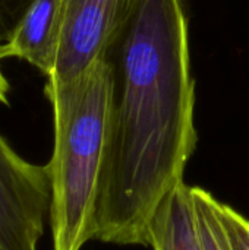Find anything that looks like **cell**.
<instances>
[{
    "label": "cell",
    "instance_id": "6da1fadb",
    "mask_svg": "<svg viewBox=\"0 0 249 250\" xmlns=\"http://www.w3.org/2000/svg\"><path fill=\"white\" fill-rule=\"evenodd\" d=\"M95 240L150 246V224L183 182L198 135L189 0H139L120 38Z\"/></svg>",
    "mask_w": 249,
    "mask_h": 250
},
{
    "label": "cell",
    "instance_id": "7a4b0ae2",
    "mask_svg": "<svg viewBox=\"0 0 249 250\" xmlns=\"http://www.w3.org/2000/svg\"><path fill=\"white\" fill-rule=\"evenodd\" d=\"M116 67L110 57L70 81L47 78L53 113L50 229L53 250H81L95 240L97 201L112 136Z\"/></svg>",
    "mask_w": 249,
    "mask_h": 250
},
{
    "label": "cell",
    "instance_id": "3957f363",
    "mask_svg": "<svg viewBox=\"0 0 249 250\" xmlns=\"http://www.w3.org/2000/svg\"><path fill=\"white\" fill-rule=\"evenodd\" d=\"M50 202L47 166L23 160L0 135V250H37Z\"/></svg>",
    "mask_w": 249,
    "mask_h": 250
},
{
    "label": "cell",
    "instance_id": "277c9868",
    "mask_svg": "<svg viewBox=\"0 0 249 250\" xmlns=\"http://www.w3.org/2000/svg\"><path fill=\"white\" fill-rule=\"evenodd\" d=\"M139 0H63L57 60L48 78L70 81L110 57Z\"/></svg>",
    "mask_w": 249,
    "mask_h": 250
},
{
    "label": "cell",
    "instance_id": "5b68a950",
    "mask_svg": "<svg viewBox=\"0 0 249 250\" xmlns=\"http://www.w3.org/2000/svg\"><path fill=\"white\" fill-rule=\"evenodd\" d=\"M63 26V0H31L10 35L0 42V59H19L48 78L56 66Z\"/></svg>",
    "mask_w": 249,
    "mask_h": 250
},
{
    "label": "cell",
    "instance_id": "8992f818",
    "mask_svg": "<svg viewBox=\"0 0 249 250\" xmlns=\"http://www.w3.org/2000/svg\"><path fill=\"white\" fill-rule=\"evenodd\" d=\"M150 246L154 250H201L191 186L185 182L160 204L150 224Z\"/></svg>",
    "mask_w": 249,
    "mask_h": 250
},
{
    "label": "cell",
    "instance_id": "52a82bcc",
    "mask_svg": "<svg viewBox=\"0 0 249 250\" xmlns=\"http://www.w3.org/2000/svg\"><path fill=\"white\" fill-rule=\"evenodd\" d=\"M195 226L201 250H232L219 214V201L205 189L191 186Z\"/></svg>",
    "mask_w": 249,
    "mask_h": 250
},
{
    "label": "cell",
    "instance_id": "ba28073f",
    "mask_svg": "<svg viewBox=\"0 0 249 250\" xmlns=\"http://www.w3.org/2000/svg\"><path fill=\"white\" fill-rule=\"evenodd\" d=\"M219 214L232 250H249V221L235 208L219 202Z\"/></svg>",
    "mask_w": 249,
    "mask_h": 250
},
{
    "label": "cell",
    "instance_id": "9c48e42d",
    "mask_svg": "<svg viewBox=\"0 0 249 250\" xmlns=\"http://www.w3.org/2000/svg\"><path fill=\"white\" fill-rule=\"evenodd\" d=\"M29 3L31 0H0V42L10 35Z\"/></svg>",
    "mask_w": 249,
    "mask_h": 250
},
{
    "label": "cell",
    "instance_id": "30bf717a",
    "mask_svg": "<svg viewBox=\"0 0 249 250\" xmlns=\"http://www.w3.org/2000/svg\"><path fill=\"white\" fill-rule=\"evenodd\" d=\"M0 62H1V59H0ZM9 94H10V83L7 82V79L3 75L1 67H0V105H9L10 104Z\"/></svg>",
    "mask_w": 249,
    "mask_h": 250
}]
</instances>
